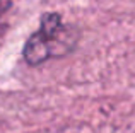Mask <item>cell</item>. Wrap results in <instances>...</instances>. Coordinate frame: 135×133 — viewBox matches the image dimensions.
<instances>
[{
    "instance_id": "1",
    "label": "cell",
    "mask_w": 135,
    "mask_h": 133,
    "mask_svg": "<svg viewBox=\"0 0 135 133\" xmlns=\"http://www.w3.org/2000/svg\"><path fill=\"white\" fill-rule=\"evenodd\" d=\"M77 36L70 27L63 26L58 14H45L41 27L27 39L24 46V60L29 65H40L51 57L65 55L75 44Z\"/></svg>"
}]
</instances>
